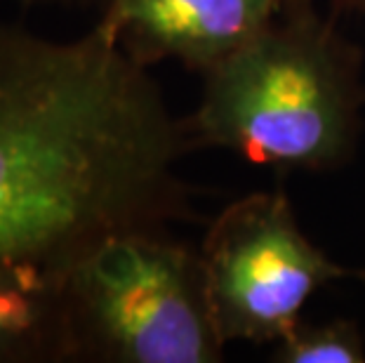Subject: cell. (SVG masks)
I'll return each mask as SVG.
<instances>
[{
    "instance_id": "cell-1",
    "label": "cell",
    "mask_w": 365,
    "mask_h": 363,
    "mask_svg": "<svg viewBox=\"0 0 365 363\" xmlns=\"http://www.w3.org/2000/svg\"><path fill=\"white\" fill-rule=\"evenodd\" d=\"M189 149L149 68L97 26L50 41L0 21V255L66 272L108 234L191 218Z\"/></svg>"
},
{
    "instance_id": "cell-2",
    "label": "cell",
    "mask_w": 365,
    "mask_h": 363,
    "mask_svg": "<svg viewBox=\"0 0 365 363\" xmlns=\"http://www.w3.org/2000/svg\"><path fill=\"white\" fill-rule=\"evenodd\" d=\"M363 106L361 50L318 3H302L203 73L182 126L191 149H224L281 173H328L351 160Z\"/></svg>"
},
{
    "instance_id": "cell-3",
    "label": "cell",
    "mask_w": 365,
    "mask_h": 363,
    "mask_svg": "<svg viewBox=\"0 0 365 363\" xmlns=\"http://www.w3.org/2000/svg\"><path fill=\"white\" fill-rule=\"evenodd\" d=\"M68 363H220L198 248L168 227L108 234L64 272Z\"/></svg>"
},
{
    "instance_id": "cell-4",
    "label": "cell",
    "mask_w": 365,
    "mask_h": 363,
    "mask_svg": "<svg viewBox=\"0 0 365 363\" xmlns=\"http://www.w3.org/2000/svg\"><path fill=\"white\" fill-rule=\"evenodd\" d=\"M207 302L224 342L276 344L328 283L354 276L312 243L283 191L236 198L200 243Z\"/></svg>"
},
{
    "instance_id": "cell-5",
    "label": "cell",
    "mask_w": 365,
    "mask_h": 363,
    "mask_svg": "<svg viewBox=\"0 0 365 363\" xmlns=\"http://www.w3.org/2000/svg\"><path fill=\"white\" fill-rule=\"evenodd\" d=\"M287 0H104L97 29L139 66L210 71L267 29Z\"/></svg>"
},
{
    "instance_id": "cell-6",
    "label": "cell",
    "mask_w": 365,
    "mask_h": 363,
    "mask_svg": "<svg viewBox=\"0 0 365 363\" xmlns=\"http://www.w3.org/2000/svg\"><path fill=\"white\" fill-rule=\"evenodd\" d=\"M64 272L0 255V363H68Z\"/></svg>"
},
{
    "instance_id": "cell-7",
    "label": "cell",
    "mask_w": 365,
    "mask_h": 363,
    "mask_svg": "<svg viewBox=\"0 0 365 363\" xmlns=\"http://www.w3.org/2000/svg\"><path fill=\"white\" fill-rule=\"evenodd\" d=\"M276 363H365V335L351 319H302L274 344Z\"/></svg>"
},
{
    "instance_id": "cell-8",
    "label": "cell",
    "mask_w": 365,
    "mask_h": 363,
    "mask_svg": "<svg viewBox=\"0 0 365 363\" xmlns=\"http://www.w3.org/2000/svg\"><path fill=\"white\" fill-rule=\"evenodd\" d=\"M290 5H302V3H321V0H287ZM328 3L335 12H351L365 19V0H323Z\"/></svg>"
},
{
    "instance_id": "cell-9",
    "label": "cell",
    "mask_w": 365,
    "mask_h": 363,
    "mask_svg": "<svg viewBox=\"0 0 365 363\" xmlns=\"http://www.w3.org/2000/svg\"><path fill=\"white\" fill-rule=\"evenodd\" d=\"M21 5H45V3H76V5H90V3H99L104 0H19Z\"/></svg>"
}]
</instances>
